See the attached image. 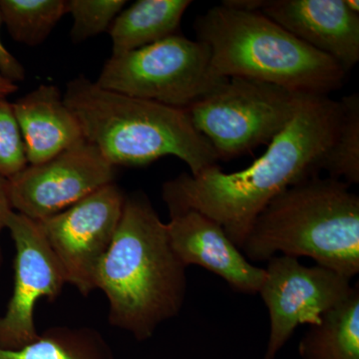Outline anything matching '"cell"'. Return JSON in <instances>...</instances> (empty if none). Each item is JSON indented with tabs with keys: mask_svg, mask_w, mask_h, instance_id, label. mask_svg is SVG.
<instances>
[{
	"mask_svg": "<svg viewBox=\"0 0 359 359\" xmlns=\"http://www.w3.org/2000/svg\"><path fill=\"white\" fill-rule=\"evenodd\" d=\"M320 175L278 194L257 216L241 250L250 263L308 257L353 278L359 273V197Z\"/></svg>",
	"mask_w": 359,
	"mask_h": 359,
	"instance_id": "obj_4",
	"label": "cell"
},
{
	"mask_svg": "<svg viewBox=\"0 0 359 359\" xmlns=\"http://www.w3.org/2000/svg\"><path fill=\"white\" fill-rule=\"evenodd\" d=\"M126 197L114 183L65 211L37 222L62 269L65 282L82 294L96 289V276L121 219Z\"/></svg>",
	"mask_w": 359,
	"mask_h": 359,
	"instance_id": "obj_9",
	"label": "cell"
},
{
	"mask_svg": "<svg viewBox=\"0 0 359 359\" xmlns=\"http://www.w3.org/2000/svg\"><path fill=\"white\" fill-rule=\"evenodd\" d=\"M226 79L212 73L211 51L205 42L175 34L111 56L96 83L117 93L186 110Z\"/></svg>",
	"mask_w": 359,
	"mask_h": 359,
	"instance_id": "obj_7",
	"label": "cell"
},
{
	"mask_svg": "<svg viewBox=\"0 0 359 359\" xmlns=\"http://www.w3.org/2000/svg\"><path fill=\"white\" fill-rule=\"evenodd\" d=\"M0 359H99L82 332L56 330L16 349L0 347Z\"/></svg>",
	"mask_w": 359,
	"mask_h": 359,
	"instance_id": "obj_19",
	"label": "cell"
},
{
	"mask_svg": "<svg viewBox=\"0 0 359 359\" xmlns=\"http://www.w3.org/2000/svg\"><path fill=\"white\" fill-rule=\"evenodd\" d=\"M125 0H70L68 11L72 16L71 39L84 41L109 29L113 21L126 6Z\"/></svg>",
	"mask_w": 359,
	"mask_h": 359,
	"instance_id": "obj_20",
	"label": "cell"
},
{
	"mask_svg": "<svg viewBox=\"0 0 359 359\" xmlns=\"http://www.w3.org/2000/svg\"><path fill=\"white\" fill-rule=\"evenodd\" d=\"M63 100L85 141L113 167L144 166L174 156L198 176L218 165L211 144L185 109L104 89L84 76L67 84Z\"/></svg>",
	"mask_w": 359,
	"mask_h": 359,
	"instance_id": "obj_3",
	"label": "cell"
},
{
	"mask_svg": "<svg viewBox=\"0 0 359 359\" xmlns=\"http://www.w3.org/2000/svg\"><path fill=\"white\" fill-rule=\"evenodd\" d=\"M198 40L211 51L212 73L278 85L297 93L328 96L347 72L259 11L223 4L195 21Z\"/></svg>",
	"mask_w": 359,
	"mask_h": 359,
	"instance_id": "obj_5",
	"label": "cell"
},
{
	"mask_svg": "<svg viewBox=\"0 0 359 359\" xmlns=\"http://www.w3.org/2000/svg\"><path fill=\"white\" fill-rule=\"evenodd\" d=\"M346 6L354 13L359 14V1L358 0H346Z\"/></svg>",
	"mask_w": 359,
	"mask_h": 359,
	"instance_id": "obj_25",
	"label": "cell"
},
{
	"mask_svg": "<svg viewBox=\"0 0 359 359\" xmlns=\"http://www.w3.org/2000/svg\"><path fill=\"white\" fill-rule=\"evenodd\" d=\"M306 95L257 80L226 78L186 111L218 159L228 161L269 145Z\"/></svg>",
	"mask_w": 359,
	"mask_h": 359,
	"instance_id": "obj_6",
	"label": "cell"
},
{
	"mask_svg": "<svg viewBox=\"0 0 359 359\" xmlns=\"http://www.w3.org/2000/svg\"><path fill=\"white\" fill-rule=\"evenodd\" d=\"M259 13L346 72L359 61V14L346 0H264Z\"/></svg>",
	"mask_w": 359,
	"mask_h": 359,
	"instance_id": "obj_13",
	"label": "cell"
},
{
	"mask_svg": "<svg viewBox=\"0 0 359 359\" xmlns=\"http://www.w3.org/2000/svg\"><path fill=\"white\" fill-rule=\"evenodd\" d=\"M341 116L339 127L323 163V171L330 178L346 184L359 183V95L340 99Z\"/></svg>",
	"mask_w": 359,
	"mask_h": 359,
	"instance_id": "obj_18",
	"label": "cell"
},
{
	"mask_svg": "<svg viewBox=\"0 0 359 359\" xmlns=\"http://www.w3.org/2000/svg\"><path fill=\"white\" fill-rule=\"evenodd\" d=\"M186 266L172 250L167 224L145 196L125 199L121 219L96 276L113 325L138 340L178 316L187 290Z\"/></svg>",
	"mask_w": 359,
	"mask_h": 359,
	"instance_id": "obj_2",
	"label": "cell"
},
{
	"mask_svg": "<svg viewBox=\"0 0 359 359\" xmlns=\"http://www.w3.org/2000/svg\"><path fill=\"white\" fill-rule=\"evenodd\" d=\"M28 165L50 160L85 141L77 118L60 90L41 84L13 103Z\"/></svg>",
	"mask_w": 359,
	"mask_h": 359,
	"instance_id": "obj_14",
	"label": "cell"
},
{
	"mask_svg": "<svg viewBox=\"0 0 359 359\" xmlns=\"http://www.w3.org/2000/svg\"><path fill=\"white\" fill-rule=\"evenodd\" d=\"M13 212L9 198L8 180L0 177V233L6 229L7 219ZM0 266H1V250H0Z\"/></svg>",
	"mask_w": 359,
	"mask_h": 359,
	"instance_id": "obj_23",
	"label": "cell"
},
{
	"mask_svg": "<svg viewBox=\"0 0 359 359\" xmlns=\"http://www.w3.org/2000/svg\"><path fill=\"white\" fill-rule=\"evenodd\" d=\"M65 0H0V15L16 42L37 46L67 13Z\"/></svg>",
	"mask_w": 359,
	"mask_h": 359,
	"instance_id": "obj_17",
	"label": "cell"
},
{
	"mask_svg": "<svg viewBox=\"0 0 359 359\" xmlns=\"http://www.w3.org/2000/svg\"><path fill=\"white\" fill-rule=\"evenodd\" d=\"M1 15H0V25H1ZM0 74L6 77L9 81H22L25 78V69L22 65L11 53L0 40Z\"/></svg>",
	"mask_w": 359,
	"mask_h": 359,
	"instance_id": "obj_22",
	"label": "cell"
},
{
	"mask_svg": "<svg viewBox=\"0 0 359 359\" xmlns=\"http://www.w3.org/2000/svg\"><path fill=\"white\" fill-rule=\"evenodd\" d=\"M18 89V85L0 74V98H7Z\"/></svg>",
	"mask_w": 359,
	"mask_h": 359,
	"instance_id": "obj_24",
	"label": "cell"
},
{
	"mask_svg": "<svg viewBox=\"0 0 359 359\" xmlns=\"http://www.w3.org/2000/svg\"><path fill=\"white\" fill-rule=\"evenodd\" d=\"M302 359H359V287L309 325L299 344Z\"/></svg>",
	"mask_w": 359,
	"mask_h": 359,
	"instance_id": "obj_16",
	"label": "cell"
},
{
	"mask_svg": "<svg viewBox=\"0 0 359 359\" xmlns=\"http://www.w3.org/2000/svg\"><path fill=\"white\" fill-rule=\"evenodd\" d=\"M114 167L86 141L8 180L13 211L42 221L114 183Z\"/></svg>",
	"mask_w": 359,
	"mask_h": 359,
	"instance_id": "obj_10",
	"label": "cell"
},
{
	"mask_svg": "<svg viewBox=\"0 0 359 359\" xmlns=\"http://www.w3.org/2000/svg\"><path fill=\"white\" fill-rule=\"evenodd\" d=\"M25 143L13 103L0 98V177L13 178L27 166Z\"/></svg>",
	"mask_w": 359,
	"mask_h": 359,
	"instance_id": "obj_21",
	"label": "cell"
},
{
	"mask_svg": "<svg viewBox=\"0 0 359 359\" xmlns=\"http://www.w3.org/2000/svg\"><path fill=\"white\" fill-rule=\"evenodd\" d=\"M264 271L259 294L268 309L271 332L263 359H275L297 327L320 323L354 289L351 278L320 264L304 266L294 257H273Z\"/></svg>",
	"mask_w": 359,
	"mask_h": 359,
	"instance_id": "obj_8",
	"label": "cell"
},
{
	"mask_svg": "<svg viewBox=\"0 0 359 359\" xmlns=\"http://www.w3.org/2000/svg\"><path fill=\"white\" fill-rule=\"evenodd\" d=\"M15 245L13 297L0 318V347L16 349L37 339L34 311L39 299L53 301L65 278L57 257L36 221L13 212L7 219Z\"/></svg>",
	"mask_w": 359,
	"mask_h": 359,
	"instance_id": "obj_11",
	"label": "cell"
},
{
	"mask_svg": "<svg viewBox=\"0 0 359 359\" xmlns=\"http://www.w3.org/2000/svg\"><path fill=\"white\" fill-rule=\"evenodd\" d=\"M340 100L306 95L292 121L249 167L224 173L219 165L183 173L163 185L170 216L197 211L222 226L241 250L257 216L278 194L320 175L339 127Z\"/></svg>",
	"mask_w": 359,
	"mask_h": 359,
	"instance_id": "obj_1",
	"label": "cell"
},
{
	"mask_svg": "<svg viewBox=\"0 0 359 359\" xmlns=\"http://www.w3.org/2000/svg\"><path fill=\"white\" fill-rule=\"evenodd\" d=\"M190 0H138L110 26L112 55L137 50L177 34Z\"/></svg>",
	"mask_w": 359,
	"mask_h": 359,
	"instance_id": "obj_15",
	"label": "cell"
},
{
	"mask_svg": "<svg viewBox=\"0 0 359 359\" xmlns=\"http://www.w3.org/2000/svg\"><path fill=\"white\" fill-rule=\"evenodd\" d=\"M166 224L170 245L184 266H202L233 290L259 294L266 271L250 263L214 219L190 210L171 215Z\"/></svg>",
	"mask_w": 359,
	"mask_h": 359,
	"instance_id": "obj_12",
	"label": "cell"
}]
</instances>
